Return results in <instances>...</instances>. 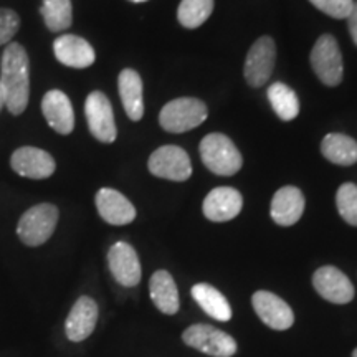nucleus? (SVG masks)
Wrapping results in <instances>:
<instances>
[{"label": "nucleus", "mask_w": 357, "mask_h": 357, "mask_svg": "<svg viewBox=\"0 0 357 357\" xmlns=\"http://www.w3.org/2000/svg\"><path fill=\"white\" fill-rule=\"evenodd\" d=\"M0 84L10 114L19 116L24 113L30 96V61L26 50L20 43L13 42L3 50Z\"/></svg>", "instance_id": "f257e3e1"}, {"label": "nucleus", "mask_w": 357, "mask_h": 357, "mask_svg": "<svg viewBox=\"0 0 357 357\" xmlns=\"http://www.w3.org/2000/svg\"><path fill=\"white\" fill-rule=\"evenodd\" d=\"M200 158L205 167L217 176H234L242 169L243 158L229 137L212 132L200 142Z\"/></svg>", "instance_id": "f03ea898"}, {"label": "nucleus", "mask_w": 357, "mask_h": 357, "mask_svg": "<svg viewBox=\"0 0 357 357\" xmlns=\"http://www.w3.org/2000/svg\"><path fill=\"white\" fill-rule=\"evenodd\" d=\"M58 208L53 204H38L20 217L17 235L26 247H40L53 235L58 223Z\"/></svg>", "instance_id": "7ed1b4c3"}, {"label": "nucleus", "mask_w": 357, "mask_h": 357, "mask_svg": "<svg viewBox=\"0 0 357 357\" xmlns=\"http://www.w3.org/2000/svg\"><path fill=\"white\" fill-rule=\"evenodd\" d=\"M207 106L197 98H178L169 101L159 114V123L169 132H185L207 119Z\"/></svg>", "instance_id": "20e7f679"}, {"label": "nucleus", "mask_w": 357, "mask_h": 357, "mask_svg": "<svg viewBox=\"0 0 357 357\" xmlns=\"http://www.w3.org/2000/svg\"><path fill=\"white\" fill-rule=\"evenodd\" d=\"M182 341L202 354L212 357H231L236 352V341L229 333L211 324H192L182 333Z\"/></svg>", "instance_id": "39448f33"}, {"label": "nucleus", "mask_w": 357, "mask_h": 357, "mask_svg": "<svg viewBox=\"0 0 357 357\" xmlns=\"http://www.w3.org/2000/svg\"><path fill=\"white\" fill-rule=\"evenodd\" d=\"M311 66L326 86H337L342 82L344 65L339 45L333 35H321L311 52Z\"/></svg>", "instance_id": "423d86ee"}, {"label": "nucleus", "mask_w": 357, "mask_h": 357, "mask_svg": "<svg viewBox=\"0 0 357 357\" xmlns=\"http://www.w3.org/2000/svg\"><path fill=\"white\" fill-rule=\"evenodd\" d=\"M151 174L155 177L182 182L192 176V162L189 154L178 146H162L151 154L147 162Z\"/></svg>", "instance_id": "0eeeda50"}, {"label": "nucleus", "mask_w": 357, "mask_h": 357, "mask_svg": "<svg viewBox=\"0 0 357 357\" xmlns=\"http://www.w3.org/2000/svg\"><path fill=\"white\" fill-rule=\"evenodd\" d=\"M84 113H86L89 131L98 141L106 142V144L116 141L118 129H116L114 123L113 106H111V101L106 98L105 93H89L86 102H84Z\"/></svg>", "instance_id": "6e6552de"}, {"label": "nucleus", "mask_w": 357, "mask_h": 357, "mask_svg": "<svg viewBox=\"0 0 357 357\" xmlns=\"http://www.w3.org/2000/svg\"><path fill=\"white\" fill-rule=\"evenodd\" d=\"M276 60V47L273 38L261 37L250 48L245 61V79L250 86L260 88L271 77Z\"/></svg>", "instance_id": "1a4fd4ad"}, {"label": "nucleus", "mask_w": 357, "mask_h": 357, "mask_svg": "<svg viewBox=\"0 0 357 357\" xmlns=\"http://www.w3.org/2000/svg\"><path fill=\"white\" fill-rule=\"evenodd\" d=\"M312 287L321 298L334 305H347L354 298L351 280L336 266H321L312 275Z\"/></svg>", "instance_id": "9d476101"}, {"label": "nucleus", "mask_w": 357, "mask_h": 357, "mask_svg": "<svg viewBox=\"0 0 357 357\" xmlns=\"http://www.w3.org/2000/svg\"><path fill=\"white\" fill-rule=\"evenodd\" d=\"M253 310L263 323L275 331H287L294 323L293 310L284 300L270 291H257L252 296Z\"/></svg>", "instance_id": "9b49d317"}, {"label": "nucleus", "mask_w": 357, "mask_h": 357, "mask_svg": "<svg viewBox=\"0 0 357 357\" xmlns=\"http://www.w3.org/2000/svg\"><path fill=\"white\" fill-rule=\"evenodd\" d=\"M108 266L114 280L121 287H137L141 281L142 270L136 250L126 242H116L108 252Z\"/></svg>", "instance_id": "f8f14e48"}, {"label": "nucleus", "mask_w": 357, "mask_h": 357, "mask_svg": "<svg viewBox=\"0 0 357 357\" xmlns=\"http://www.w3.org/2000/svg\"><path fill=\"white\" fill-rule=\"evenodd\" d=\"M10 166L19 176L35 178V181L50 177L56 169L55 159L52 158V154H48L43 149H38V147L30 146L20 147L12 154Z\"/></svg>", "instance_id": "ddd939ff"}, {"label": "nucleus", "mask_w": 357, "mask_h": 357, "mask_svg": "<svg viewBox=\"0 0 357 357\" xmlns=\"http://www.w3.org/2000/svg\"><path fill=\"white\" fill-rule=\"evenodd\" d=\"M243 197L234 187H217L204 200V215L212 222H229L242 212Z\"/></svg>", "instance_id": "4468645a"}, {"label": "nucleus", "mask_w": 357, "mask_h": 357, "mask_svg": "<svg viewBox=\"0 0 357 357\" xmlns=\"http://www.w3.org/2000/svg\"><path fill=\"white\" fill-rule=\"evenodd\" d=\"M98 323V305L93 298H78L65 321V334L71 342H82L95 331Z\"/></svg>", "instance_id": "2eb2a0df"}, {"label": "nucleus", "mask_w": 357, "mask_h": 357, "mask_svg": "<svg viewBox=\"0 0 357 357\" xmlns=\"http://www.w3.org/2000/svg\"><path fill=\"white\" fill-rule=\"evenodd\" d=\"M42 111L48 126L58 134H70L75 128V113L70 98L60 89H50L42 100Z\"/></svg>", "instance_id": "dca6fc26"}, {"label": "nucleus", "mask_w": 357, "mask_h": 357, "mask_svg": "<svg viewBox=\"0 0 357 357\" xmlns=\"http://www.w3.org/2000/svg\"><path fill=\"white\" fill-rule=\"evenodd\" d=\"M96 208L102 220L109 225H128L136 218V208L121 192L114 189H100L96 194Z\"/></svg>", "instance_id": "f3484780"}, {"label": "nucleus", "mask_w": 357, "mask_h": 357, "mask_svg": "<svg viewBox=\"0 0 357 357\" xmlns=\"http://www.w3.org/2000/svg\"><path fill=\"white\" fill-rule=\"evenodd\" d=\"M53 53L61 65L70 68H88L95 63V50L78 35H61L53 43Z\"/></svg>", "instance_id": "a211bd4d"}, {"label": "nucleus", "mask_w": 357, "mask_h": 357, "mask_svg": "<svg viewBox=\"0 0 357 357\" xmlns=\"http://www.w3.org/2000/svg\"><path fill=\"white\" fill-rule=\"evenodd\" d=\"M305 212V195L298 187L287 185L276 190L271 200V218L281 227H291Z\"/></svg>", "instance_id": "6ab92c4d"}, {"label": "nucleus", "mask_w": 357, "mask_h": 357, "mask_svg": "<svg viewBox=\"0 0 357 357\" xmlns=\"http://www.w3.org/2000/svg\"><path fill=\"white\" fill-rule=\"evenodd\" d=\"M149 294L155 307H158L160 312H164V314H176L178 307H181L176 281H174L171 273L166 270L155 271V273L151 276Z\"/></svg>", "instance_id": "aec40b11"}, {"label": "nucleus", "mask_w": 357, "mask_h": 357, "mask_svg": "<svg viewBox=\"0 0 357 357\" xmlns=\"http://www.w3.org/2000/svg\"><path fill=\"white\" fill-rule=\"evenodd\" d=\"M119 96H121L124 111L132 121H139L144 114V96H142V79L134 70H123L118 78Z\"/></svg>", "instance_id": "412c9836"}, {"label": "nucleus", "mask_w": 357, "mask_h": 357, "mask_svg": "<svg viewBox=\"0 0 357 357\" xmlns=\"http://www.w3.org/2000/svg\"><path fill=\"white\" fill-rule=\"evenodd\" d=\"M192 298L211 318L220 321V323H227V321L231 319V307L229 300L212 284H195L192 288Z\"/></svg>", "instance_id": "4be33fe9"}, {"label": "nucleus", "mask_w": 357, "mask_h": 357, "mask_svg": "<svg viewBox=\"0 0 357 357\" xmlns=\"http://www.w3.org/2000/svg\"><path fill=\"white\" fill-rule=\"evenodd\" d=\"M321 153L337 166H352L357 162V142L346 134H328L321 142Z\"/></svg>", "instance_id": "5701e85b"}, {"label": "nucleus", "mask_w": 357, "mask_h": 357, "mask_svg": "<svg viewBox=\"0 0 357 357\" xmlns=\"http://www.w3.org/2000/svg\"><path fill=\"white\" fill-rule=\"evenodd\" d=\"M266 96L276 116L283 121H291L300 113V101L288 84L273 83L268 88Z\"/></svg>", "instance_id": "b1692460"}, {"label": "nucleus", "mask_w": 357, "mask_h": 357, "mask_svg": "<svg viewBox=\"0 0 357 357\" xmlns=\"http://www.w3.org/2000/svg\"><path fill=\"white\" fill-rule=\"evenodd\" d=\"M40 13H42L45 25L52 32H63L70 29L73 22L71 0H43Z\"/></svg>", "instance_id": "393cba45"}, {"label": "nucleus", "mask_w": 357, "mask_h": 357, "mask_svg": "<svg viewBox=\"0 0 357 357\" xmlns=\"http://www.w3.org/2000/svg\"><path fill=\"white\" fill-rule=\"evenodd\" d=\"M213 12V0H182L177 19L185 29H197Z\"/></svg>", "instance_id": "a878e982"}, {"label": "nucleus", "mask_w": 357, "mask_h": 357, "mask_svg": "<svg viewBox=\"0 0 357 357\" xmlns=\"http://www.w3.org/2000/svg\"><path fill=\"white\" fill-rule=\"evenodd\" d=\"M339 215L352 227H357V185L342 184L336 194Z\"/></svg>", "instance_id": "bb28decb"}, {"label": "nucleus", "mask_w": 357, "mask_h": 357, "mask_svg": "<svg viewBox=\"0 0 357 357\" xmlns=\"http://www.w3.org/2000/svg\"><path fill=\"white\" fill-rule=\"evenodd\" d=\"M310 2L333 19H347L354 7V0H310Z\"/></svg>", "instance_id": "cd10ccee"}, {"label": "nucleus", "mask_w": 357, "mask_h": 357, "mask_svg": "<svg viewBox=\"0 0 357 357\" xmlns=\"http://www.w3.org/2000/svg\"><path fill=\"white\" fill-rule=\"evenodd\" d=\"M20 19L12 8H0V45H6L19 32Z\"/></svg>", "instance_id": "c85d7f7f"}, {"label": "nucleus", "mask_w": 357, "mask_h": 357, "mask_svg": "<svg viewBox=\"0 0 357 357\" xmlns=\"http://www.w3.org/2000/svg\"><path fill=\"white\" fill-rule=\"evenodd\" d=\"M347 25H349L352 40H354V43L357 45V2H354V7H352L349 17H347Z\"/></svg>", "instance_id": "c756f323"}, {"label": "nucleus", "mask_w": 357, "mask_h": 357, "mask_svg": "<svg viewBox=\"0 0 357 357\" xmlns=\"http://www.w3.org/2000/svg\"><path fill=\"white\" fill-rule=\"evenodd\" d=\"M6 106V96H3V89H2V84H0V109Z\"/></svg>", "instance_id": "7c9ffc66"}, {"label": "nucleus", "mask_w": 357, "mask_h": 357, "mask_svg": "<svg viewBox=\"0 0 357 357\" xmlns=\"http://www.w3.org/2000/svg\"><path fill=\"white\" fill-rule=\"evenodd\" d=\"M131 2H136V3H141V2H147V0H131Z\"/></svg>", "instance_id": "2f4dec72"}, {"label": "nucleus", "mask_w": 357, "mask_h": 357, "mask_svg": "<svg viewBox=\"0 0 357 357\" xmlns=\"http://www.w3.org/2000/svg\"><path fill=\"white\" fill-rule=\"evenodd\" d=\"M352 357H357V347L354 349V352H352Z\"/></svg>", "instance_id": "473e14b6"}]
</instances>
